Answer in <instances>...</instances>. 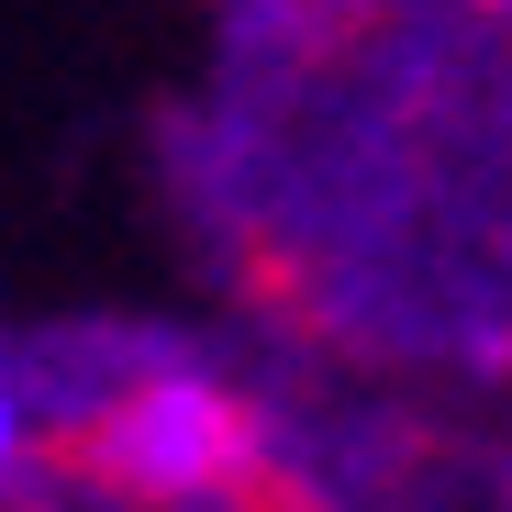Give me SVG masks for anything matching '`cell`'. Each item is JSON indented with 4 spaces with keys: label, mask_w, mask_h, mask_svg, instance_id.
I'll list each match as a JSON object with an SVG mask.
<instances>
[{
    "label": "cell",
    "mask_w": 512,
    "mask_h": 512,
    "mask_svg": "<svg viewBox=\"0 0 512 512\" xmlns=\"http://www.w3.org/2000/svg\"><path fill=\"white\" fill-rule=\"evenodd\" d=\"M90 479L123 501H223L256 479V423L212 390V379H134L101 423H90Z\"/></svg>",
    "instance_id": "6da1fadb"
}]
</instances>
